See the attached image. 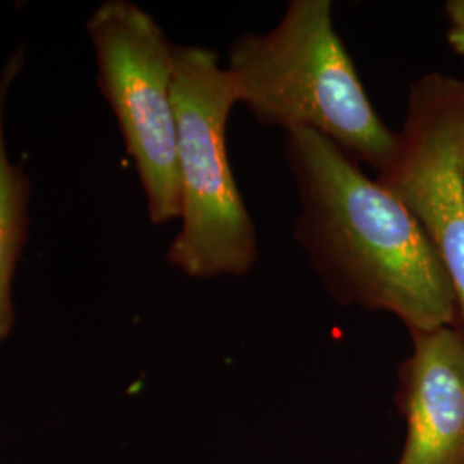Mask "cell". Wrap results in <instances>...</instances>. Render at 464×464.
<instances>
[{
	"label": "cell",
	"instance_id": "cell-1",
	"mask_svg": "<svg viewBox=\"0 0 464 464\" xmlns=\"http://www.w3.org/2000/svg\"><path fill=\"white\" fill-rule=\"evenodd\" d=\"M284 153L298 193L293 234L332 298L391 314L410 334L456 325L448 266L411 212L320 134L287 133Z\"/></svg>",
	"mask_w": 464,
	"mask_h": 464
},
{
	"label": "cell",
	"instance_id": "cell-2",
	"mask_svg": "<svg viewBox=\"0 0 464 464\" xmlns=\"http://www.w3.org/2000/svg\"><path fill=\"white\" fill-rule=\"evenodd\" d=\"M226 69L260 124L314 131L377 172L392 159L396 131L366 95L331 0H291L272 30L232 42Z\"/></svg>",
	"mask_w": 464,
	"mask_h": 464
},
{
	"label": "cell",
	"instance_id": "cell-3",
	"mask_svg": "<svg viewBox=\"0 0 464 464\" xmlns=\"http://www.w3.org/2000/svg\"><path fill=\"white\" fill-rule=\"evenodd\" d=\"M172 95L181 227L167 260L195 279L245 276L258 260V237L227 157V122L239 97L216 50L174 47Z\"/></svg>",
	"mask_w": 464,
	"mask_h": 464
},
{
	"label": "cell",
	"instance_id": "cell-4",
	"mask_svg": "<svg viewBox=\"0 0 464 464\" xmlns=\"http://www.w3.org/2000/svg\"><path fill=\"white\" fill-rule=\"evenodd\" d=\"M102 95L112 109L145 191L150 222L181 217L174 47L160 24L128 0H107L88 19Z\"/></svg>",
	"mask_w": 464,
	"mask_h": 464
},
{
	"label": "cell",
	"instance_id": "cell-5",
	"mask_svg": "<svg viewBox=\"0 0 464 464\" xmlns=\"http://www.w3.org/2000/svg\"><path fill=\"white\" fill-rule=\"evenodd\" d=\"M377 183L411 212L446 264L464 334V80L427 72L410 84L396 150Z\"/></svg>",
	"mask_w": 464,
	"mask_h": 464
},
{
	"label": "cell",
	"instance_id": "cell-6",
	"mask_svg": "<svg viewBox=\"0 0 464 464\" xmlns=\"http://www.w3.org/2000/svg\"><path fill=\"white\" fill-rule=\"evenodd\" d=\"M399 368L398 404L406 440L398 464H464V334L413 332Z\"/></svg>",
	"mask_w": 464,
	"mask_h": 464
},
{
	"label": "cell",
	"instance_id": "cell-7",
	"mask_svg": "<svg viewBox=\"0 0 464 464\" xmlns=\"http://www.w3.org/2000/svg\"><path fill=\"white\" fill-rule=\"evenodd\" d=\"M23 66V50H17L0 72V343L14 327L13 282L17 260L28 241L30 181L23 167L11 162L4 131L5 100Z\"/></svg>",
	"mask_w": 464,
	"mask_h": 464
},
{
	"label": "cell",
	"instance_id": "cell-8",
	"mask_svg": "<svg viewBox=\"0 0 464 464\" xmlns=\"http://www.w3.org/2000/svg\"><path fill=\"white\" fill-rule=\"evenodd\" d=\"M448 17V42L464 63V0H448L444 5Z\"/></svg>",
	"mask_w": 464,
	"mask_h": 464
}]
</instances>
